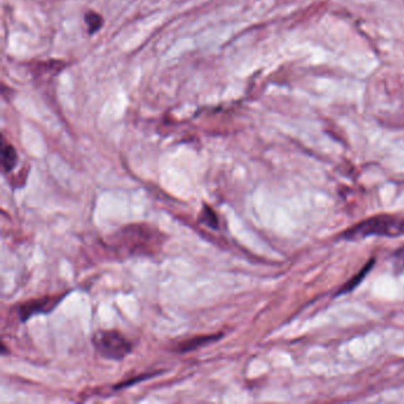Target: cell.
Instances as JSON below:
<instances>
[{"label":"cell","instance_id":"7","mask_svg":"<svg viewBox=\"0 0 404 404\" xmlns=\"http://www.w3.org/2000/svg\"><path fill=\"white\" fill-rule=\"evenodd\" d=\"M219 337L218 334H214V336H205V337H197L191 339V341H185L183 344L180 345V351L187 352L191 351V350H195V348H200L202 345L207 344V343H210V341L217 339Z\"/></svg>","mask_w":404,"mask_h":404},{"label":"cell","instance_id":"8","mask_svg":"<svg viewBox=\"0 0 404 404\" xmlns=\"http://www.w3.org/2000/svg\"><path fill=\"white\" fill-rule=\"evenodd\" d=\"M203 214L202 221L205 222L207 225H210L212 228H217L218 223H216L214 221H211V218L217 219V217H216V214H214V211L211 210L210 207H204L203 214Z\"/></svg>","mask_w":404,"mask_h":404},{"label":"cell","instance_id":"1","mask_svg":"<svg viewBox=\"0 0 404 404\" xmlns=\"http://www.w3.org/2000/svg\"><path fill=\"white\" fill-rule=\"evenodd\" d=\"M404 235V217L396 214H378L359 222L339 235L345 241H362L371 236L398 237Z\"/></svg>","mask_w":404,"mask_h":404},{"label":"cell","instance_id":"3","mask_svg":"<svg viewBox=\"0 0 404 404\" xmlns=\"http://www.w3.org/2000/svg\"><path fill=\"white\" fill-rule=\"evenodd\" d=\"M60 300L55 298H46V299L37 300V301H31V303L25 304L21 306L19 312H21V318L23 320H26L30 316L39 314V313H46L51 311V309L56 306Z\"/></svg>","mask_w":404,"mask_h":404},{"label":"cell","instance_id":"5","mask_svg":"<svg viewBox=\"0 0 404 404\" xmlns=\"http://www.w3.org/2000/svg\"><path fill=\"white\" fill-rule=\"evenodd\" d=\"M373 264H375V260L373 259V260L369 261V264H366V266H364V268H363L362 271H359L358 274L355 275V276L341 289V292H338V296H339V294H344V293L351 292L352 289H356V287L362 282L364 276H366V274L369 273L370 269L373 268Z\"/></svg>","mask_w":404,"mask_h":404},{"label":"cell","instance_id":"2","mask_svg":"<svg viewBox=\"0 0 404 404\" xmlns=\"http://www.w3.org/2000/svg\"><path fill=\"white\" fill-rule=\"evenodd\" d=\"M93 343L100 355L105 358L120 361L132 351V344L116 331H99L93 338Z\"/></svg>","mask_w":404,"mask_h":404},{"label":"cell","instance_id":"4","mask_svg":"<svg viewBox=\"0 0 404 404\" xmlns=\"http://www.w3.org/2000/svg\"><path fill=\"white\" fill-rule=\"evenodd\" d=\"M17 152L14 150V146L3 144V148H1V165H3L4 171L5 172L12 171L16 164H17Z\"/></svg>","mask_w":404,"mask_h":404},{"label":"cell","instance_id":"6","mask_svg":"<svg viewBox=\"0 0 404 404\" xmlns=\"http://www.w3.org/2000/svg\"><path fill=\"white\" fill-rule=\"evenodd\" d=\"M85 21L90 35L99 31L100 29L103 26V18L101 17V14H98V12H94V11L86 12Z\"/></svg>","mask_w":404,"mask_h":404}]
</instances>
